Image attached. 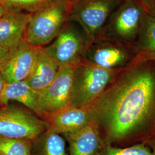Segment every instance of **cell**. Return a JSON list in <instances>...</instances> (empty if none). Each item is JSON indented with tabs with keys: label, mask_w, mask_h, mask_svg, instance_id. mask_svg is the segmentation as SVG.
<instances>
[{
	"label": "cell",
	"mask_w": 155,
	"mask_h": 155,
	"mask_svg": "<svg viewBox=\"0 0 155 155\" xmlns=\"http://www.w3.org/2000/svg\"><path fill=\"white\" fill-rule=\"evenodd\" d=\"M90 106L105 144L141 140L155 129V61L136 57Z\"/></svg>",
	"instance_id": "cell-1"
},
{
	"label": "cell",
	"mask_w": 155,
	"mask_h": 155,
	"mask_svg": "<svg viewBox=\"0 0 155 155\" xmlns=\"http://www.w3.org/2000/svg\"><path fill=\"white\" fill-rule=\"evenodd\" d=\"M147 13L141 0H123L111 13L98 37L134 47Z\"/></svg>",
	"instance_id": "cell-2"
},
{
	"label": "cell",
	"mask_w": 155,
	"mask_h": 155,
	"mask_svg": "<svg viewBox=\"0 0 155 155\" xmlns=\"http://www.w3.org/2000/svg\"><path fill=\"white\" fill-rule=\"evenodd\" d=\"M71 6L66 0H58L32 14L26 30L25 42L38 47L50 44L68 21Z\"/></svg>",
	"instance_id": "cell-3"
},
{
	"label": "cell",
	"mask_w": 155,
	"mask_h": 155,
	"mask_svg": "<svg viewBox=\"0 0 155 155\" xmlns=\"http://www.w3.org/2000/svg\"><path fill=\"white\" fill-rule=\"evenodd\" d=\"M120 71L81 62L74 70L70 106L80 107L91 105L105 91Z\"/></svg>",
	"instance_id": "cell-4"
},
{
	"label": "cell",
	"mask_w": 155,
	"mask_h": 155,
	"mask_svg": "<svg viewBox=\"0 0 155 155\" xmlns=\"http://www.w3.org/2000/svg\"><path fill=\"white\" fill-rule=\"evenodd\" d=\"M91 40L77 23L68 21L61 32L43 49L59 67H75Z\"/></svg>",
	"instance_id": "cell-5"
},
{
	"label": "cell",
	"mask_w": 155,
	"mask_h": 155,
	"mask_svg": "<svg viewBox=\"0 0 155 155\" xmlns=\"http://www.w3.org/2000/svg\"><path fill=\"white\" fill-rule=\"evenodd\" d=\"M136 56L133 46L98 37L90 42L81 62L108 70H121L130 64Z\"/></svg>",
	"instance_id": "cell-6"
},
{
	"label": "cell",
	"mask_w": 155,
	"mask_h": 155,
	"mask_svg": "<svg viewBox=\"0 0 155 155\" xmlns=\"http://www.w3.org/2000/svg\"><path fill=\"white\" fill-rule=\"evenodd\" d=\"M123 0H79L71 4L68 21L83 29L91 41L102 32L113 12Z\"/></svg>",
	"instance_id": "cell-7"
},
{
	"label": "cell",
	"mask_w": 155,
	"mask_h": 155,
	"mask_svg": "<svg viewBox=\"0 0 155 155\" xmlns=\"http://www.w3.org/2000/svg\"><path fill=\"white\" fill-rule=\"evenodd\" d=\"M46 122L25 107H0V135L14 139H35L47 130Z\"/></svg>",
	"instance_id": "cell-8"
},
{
	"label": "cell",
	"mask_w": 155,
	"mask_h": 155,
	"mask_svg": "<svg viewBox=\"0 0 155 155\" xmlns=\"http://www.w3.org/2000/svg\"><path fill=\"white\" fill-rule=\"evenodd\" d=\"M75 67H60L53 81L38 93L40 117L54 113L70 105Z\"/></svg>",
	"instance_id": "cell-9"
},
{
	"label": "cell",
	"mask_w": 155,
	"mask_h": 155,
	"mask_svg": "<svg viewBox=\"0 0 155 155\" xmlns=\"http://www.w3.org/2000/svg\"><path fill=\"white\" fill-rule=\"evenodd\" d=\"M40 47L24 42L0 64V73L5 83L25 81L33 69Z\"/></svg>",
	"instance_id": "cell-10"
},
{
	"label": "cell",
	"mask_w": 155,
	"mask_h": 155,
	"mask_svg": "<svg viewBox=\"0 0 155 155\" xmlns=\"http://www.w3.org/2000/svg\"><path fill=\"white\" fill-rule=\"evenodd\" d=\"M47 129L61 135L81 130L93 121V114L90 105L85 107H66L45 116Z\"/></svg>",
	"instance_id": "cell-11"
},
{
	"label": "cell",
	"mask_w": 155,
	"mask_h": 155,
	"mask_svg": "<svg viewBox=\"0 0 155 155\" xmlns=\"http://www.w3.org/2000/svg\"><path fill=\"white\" fill-rule=\"evenodd\" d=\"M32 14L6 10L0 17V45L10 52L25 42V36Z\"/></svg>",
	"instance_id": "cell-12"
},
{
	"label": "cell",
	"mask_w": 155,
	"mask_h": 155,
	"mask_svg": "<svg viewBox=\"0 0 155 155\" xmlns=\"http://www.w3.org/2000/svg\"><path fill=\"white\" fill-rule=\"evenodd\" d=\"M62 136L68 145L69 155H99L105 145L94 121L77 132Z\"/></svg>",
	"instance_id": "cell-13"
},
{
	"label": "cell",
	"mask_w": 155,
	"mask_h": 155,
	"mask_svg": "<svg viewBox=\"0 0 155 155\" xmlns=\"http://www.w3.org/2000/svg\"><path fill=\"white\" fill-rule=\"evenodd\" d=\"M59 68L43 48L40 47L33 69L25 81L31 89L39 93L53 81Z\"/></svg>",
	"instance_id": "cell-14"
},
{
	"label": "cell",
	"mask_w": 155,
	"mask_h": 155,
	"mask_svg": "<svg viewBox=\"0 0 155 155\" xmlns=\"http://www.w3.org/2000/svg\"><path fill=\"white\" fill-rule=\"evenodd\" d=\"M15 101L22 104L40 117L38 108V93L31 89L25 81L5 83L0 95V107Z\"/></svg>",
	"instance_id": "cell-15"
},
{
	"label": "cell",
	"mask_w": 155,
	"mask_h": 155,
	"mask_svg": "<svg viewBox=\"0 0 155 155\" xmlns=\"http://www.w3.org/2000/svg\"><path fill=\"white\" fill-rule=\"evenodd\" d=\"M31 155H69V153L64 137L59 133L47 129L32 140Z\"/></svg>",
	"instance_id": "cell-16"
},
{
	"label": "cell",
	"mask_w": 155,
	"mask_h": 155,
	"mask_svg": "<svg viewBox=\"0 0 155 155\" xmlns=\"http://www.w3.org/2000/svg\"><path fill=\"white\" fill-rule=\"evenodd\" d=\"M134 48L136 57L155 61V17L148 12Z\"/></svg>",
	"instance_id": "cell-17"
},
{
	"label": "cell",
	"mask_w": 155,
	"mask_h": 155,
	"mask_svg": "<svg viewBox=\"0 0 155 155\" xmlns=\"http://www.w3.org/2000/svg\"><path fill=\"white\" fill-rule=\"evenodd\" d=\"M58 0H0L6 10L25 12L33 14L51 5Z\"/></svg>",
	"instance_id": "cell-18"
},
{
	"label": "cell",
	"mask_w": 155,
	"mask_h": 155,
	"mask_svg": "<svg viewBox=\"0 0 155 155\" xmlns=\"http://www.w3.org/2000/svg\"><path fill=\"white\" fill-rule=\"evenodd\" d=\"M32 140L14 139L0 135V155H31Z\"/></svg>",
	"instance_id": "cell-19"
},
{
	"label": "cell",
	"mask_w": 155,
	"mask_h": 155,
	"mask_svg": "<svg viewBox=\"0 0 155 155\" xmlns=\"http://www.w3.org/2000/svg\"><path fill=\"white\" fill-rule=\"evenodd\" d=\"M99 155H155L150 147L142 141L138 144L120 147L105 144Z\"/></svg>",
	"instance_id": "cell-20"
},
{
	"label": "cell",
	"mask_w": 155,
	"mask_h": 155,
	"mask_svg": "<svg viewBox=\"0 0 155 155\" xmlns=\"http://www.w3.org/2000/svg\"><path fill=\"white\" fill-rule=\"evenodd\" d=\"M147 12L150 15L155 17V2L150 0H141Z\"/></svg>",
	"instance_id": "cell-21"
},
{
	"label": "cell",
	"mask_w": 155,
	"mask_h": 155,
	"mask_svg": "<svg viewBox=\"0 0 155 155\" xmlns=\"http://www.w3.org/2000/svg\"><path fill=\"white\" fill-rule=\"evenodd\" d=\"M143 141L150 147L155 155V136L149 137Z\"/></svg>",
	"instance_id": "cell-22"
},
{
	"label": "cell",
	"mask_w": 155,
	"mask_h": 155,
	"mask_svg": "<svg viewBox=\"0 0 155 155\" xmlns=\"http://www.w3.org/2000/svg\"><path fill=\"white\" fill-rule=\"evenodd\" d=\"M10 53L11 52L8 50H6L0 45V64L9 55Z\"/></svg>",
	"instance_id": "cell-23"
},
{
	"label": "cell",
	"mask_w": 155,
	"mask_h": 155,
	"mask_svg": "<svg viewBox=\"0 0 155 155\" xmlns=\"http://www.w3.org/2000/svg\"><path fill=\"white\" fill-rule=\"evenodd\" d=\"M5 84V82L3 77H2L1 74L0 73V95L1 94V93L3 90V89L4 87Z\"/></svg>",
	"instance_id": "cell-24"
},
{
	"label": "cell",
	"mask_w": 155,
	"mask_h": 155,
	"mask_svg": "<svg viewBox=\"0 0 155 155\" xmlns=\"http://www.w3.org/2000/svg\"><path fill=\"white\" fill-rule=\"evenodd\" d=\"M6 12V9L0 4V17L2 16Z\"/></svg>",
	"instance_id": "cell-25"
},
{
	"label": "cell",
	"mask_w": 155,
	"mask_h": 155,
	"mask_svg": "<svg viewBox=\"0 0 155 155\" xmlns=\"http://www.w3.org/2000/svg\"><path fill=\"white\" fill-rule=\"evenodd\" d=\"M66 1H67V2H70V3H71V4H72L74 2H75L77 1H79V0H66Z\"/></svg>",
	"instance_id": "cell-26"
},
{
	"label": "cell",
	"mask_w": 155,
	"mask_h": 155,
	"mask_svg": "<svg viewBox=\"0 0 155 155\" xmlns=\"http://www.w3.org/2000/svg\"><path fill=\"white\" fill-rule=\"evenodd\" d=\"M155 136V130H154V131H153V134H152V136Z\"/></svg>",
	"instance_id": "cell-27"
},
{
	"label": "cell",
	"mask_w": 155,
	"mask_h": 155,
	"mask_svg": "<svg viewBox=\"0 0 155 155\" xmlns=\"http://www.w3.org/2000/svg\"><path fill=\"white\" fill-rule=\"evenodd\" d=\"M150 1H153V2H155V0H150Z\"/></svg>",
	"instance_id": "cell-28"
}]
</instances>
